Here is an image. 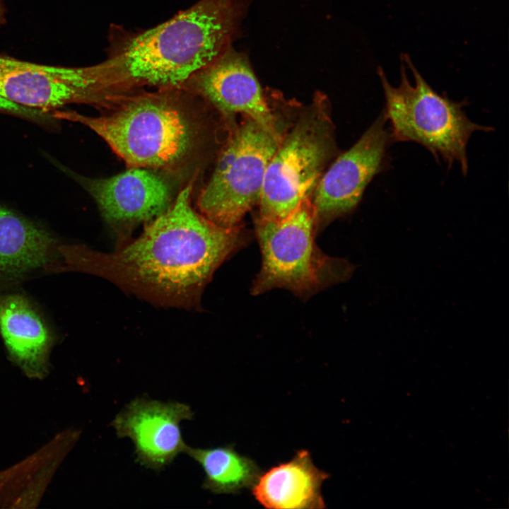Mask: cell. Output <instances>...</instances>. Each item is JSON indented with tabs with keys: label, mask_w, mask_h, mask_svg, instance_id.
<instances>
[{
	"label": "cell",
	"mask_w": 509,
	"mask_h": 509,
	"mask_svg": "<svg viewBox=\"0 0 509 509\" xmlns=\"http://www.w3.org/2000/svg\"><path fill=\"white\" fill-rule=\"evenodd\" d=\"M191 192L189 184L138 238L113 252L60 244L59 272L94 274L161 305L198 308L215 271L250 237L240 226L222 227L196 211Z\"/></svg>",
	"instance_id": "1"
},
{
	"label": "cell",
	"mask_w": 509,
	"mask_h": 509,
	"mask_svg": "<svg viewBox=\"0 0 509 509\" xmlns=\"http://www.w3.org/2000/svg\"><path fill=\"white\" fill-rule=\"evenodd\" d=\"M245 0H200L152 28L110 29L107 58L95 64L105 95L143 86L182 88L229 47Z\"/></svg>",
	"instance_id": "2"
},
{
	"label": "cell",
	"mask_w": 509,
	"mask_h": 509,
	"mask_svg": "<svg viewBox=\"0 0 509 509\" xmlns=\"http://www.w3.org/2000/svg\"><path fill=\"white\" fill-rule=\"evenodd\" d=\"M174 89L107 95L102 105L108 102L113 108L100 116L62 110L51 115L54 119L88 127L129 168L170 169L186 160L198 138L197 127L175 98Z\"/></svg>",
	"instance_id": "3"
},
{
	"label": "cell",
	"mask_w": 509,
	"mask_h": 509,
	"mask_svg": "<svg viewBox=\"0 0 509 509\" xmlns=\"http://www.w3.org/2000/svg\"><path fill=\"white\" fill-rule=\"evenodd\" d=\"M401 59L400 83L397 87L390 83L382 67L378 69L392 141L418 143L449 167L457 163L466 175L467 146L471 135L476 131H491L493 127L472 122L463 110L467 102L453 101L438 93L408 54H402Z\"/></svg>",
	"instance_id": "4"
},
{
	"label": "cell",
	"mask_w": 509,
	"mask_h": 509,
	"mask_svg": "<svg viewBox=\"0 0 509 509\" xmlns=\"http://www.w3.org/2000/svg\"><path fill=\"white\" fill-rule=\"evenodd\" d=\"M255 226L262 267L252 283L253 295L278 288L308 299L325 288L349 280L356 269L348 260L330 257L318 247L315 240L317 226L310 199L281 219L257 216Z\"/></svg>",
	"instance_id": "5"
},
{
	"label": "cell",
	"mask_w": 509,
	"mask_h": 509,
	"mask_svg": "<svg viewBox=\"0 0 509 509\" xmlns=\"http://www.w3.org/2000/svg\"><path fill=\"white\" fill-rule=\"evenodd\" d=\"M327 99L317 94L288 127L266 170L258 216L279 220L310 199L335 151Z\"/></svg>",
	"instance_id": "6"
},
{
	"label": "cell",
	"mask_w": 509,
	"mask_h": 509,
	"mask_svg": "<svg viewBox=\"0 0 509 509\" xmlns=\"http://www.w3.org/2000/svg\"><path fill=\"white\" fill-rule=\"evenodd\" d=\"M228 137L198 207L204 216L225 228H234L259 204L268 164L287 126L269 127L245 117Z\"/></svg>",
	"instance_id": "7"
},
{
	"label": "cell",
	"mask_w": 509,
	"mask_h": 509,
	"mask_svg": "<svg viewBox=\"0 0 509 509\" xmlns=\"http://www.w3.org/2000/svg\"><path fill=\"white\" fill-rule=\"evenodd\" d=\"M382 111L359 139L324 170L312 194L317 229L353 211L368 184L388 165L392 142Z\"/></svg>",
	"instance_id": "8"
},
{
	"label": "cell",
	"mask_w": 509,
	"mask_h": 509,
	"mask_svg": "<svg viewBox=\"0 0 509 509\" xmlns=\"http://www.w3.org/2000/svg\"><path fill=\"white\" fill-rule=\"evenodd\" d=\"M0 96L47 113L71 104L100 105L103 99L95 65L49 66L2 55Z\"/></svg>",
	"instance_id": "9"
},
{
	"label": "cell",
	"mask_w": 509,
	"mask_h": 509,
	"mask_svg": "<svg viewBox=\"0 0 509 509\" xmlns=\"http://www.w3.org/2000/svg\"><path fill=\"white\" fill-rule=\"evenodd\" d=\"M79 180L116 230L119 242L127 240L135 226L156 218L172 204L169 183L153 169L130 167L108 178Z\"/></svg>",
	"instance_id": "10"
},
{
	"label": "cell",
	"mask_w": 509,
	"mask_h": 509,
	"mask_svg": "<svg viewBox=\"0 0 509 509\" xmlns=\"http://www.w3.org/2000/svg\"><path fill=\"white\" fill-rule=\"evenodd\" d=\"M192 408L179 402H163L136 397L114 418L110 425L119 438H129L134 445L136 461L160 470L170 464L187 445L180 423L192 420Z\"/></svg>",
	"instance_id": "11"
},
{
	"label": "cell",
	"mask_w": 509,
	"mask_h": 509,
	"mask_svg": "<svg viewBox=\"0 0 509 509\" xmlns=\"http://www.w3.org/2000/svg\"><path fill=\"white\" fill-rule=\"evenodd\" d=\"M208 100L224 114H243L276 127L281 122L269 106L247 58L229 47L182 88Z\"/></svg>",
	"instance_id": "12"
},
{
	"label": "cell",
	"mask_w": 509,
	"mask_h": 509,
	"mask_svg": "<svg viewBox=\"0 0 509 509\" xmlns=\"http://www.w3.org/2000/svg\"><path fill=\"white\" fill-rule=\"evenodd\" d=\"M0 335L10 360L28 378L48 375L56 335L34 301L12 288L0 289Z\"/></svg>",
	"instance_id": "13"
},
{
	"label": "cell",
	"mask_w": 509,
	"mask_h": 509,
	"mask_svg": "<svg viewBox=\"0 0 509 509\" xmlns=\"http://www.w3.org/2000/svg\"><path fill=\"white\" fill-rule=\"evenodd\" d=\"M59 245L43 226L0 204V289L13 288L36 271L57 272Z\"/></svg>",
	"instance_id": "14"
},
{
	"label": "cell",
	"mask_w": 509,
	"mask_h": 509,
	"mask_svg": "<svg viewBox=\"0 0 509 509\" xmlns=\"http://www.w3.org/2000/svg\"><path fill=\"white\" fill-rule=\"evenodd\" d=\"M329 476L314 464L308 450H300L289 462L262 472L252 492L255 500L267 508H324L321 488Z\"/></svg>",
	"instance_id": "15"
},
{
	"label": "cell",
	"mask_w": 509,
	"mask_h": 509,
	"mask_svg": "<svg viewBox=\"0 0 509 509\" xmlns=\"http://www.w3.org/2000/svg\"><path fill=\"white\" fill-rule=\"evenodd\" d=\"M80 437L67 429L37 452L0 472V508H35L58 467Z\"/></svg>",
	"instance_id": "16"
},
{
	"label": "cell",
	"mask_w": 509,
	"mask_h": 509,
	"mask_svg": "<svg viewBox=\"0 0 509 509\" xmlns=\"http://www.w3.org/2000/svg\"><path fill=\"white\" fill-rule=\"evenodd\" d=\"M185 453L203 469L202 487L215 494H237L252 488L262 471L251 458L232 445L212 448L187 447Z\"/></svg>",
	"instance_id": "17"
},
{
	"label": "cell",
	"mask_w": 509,
	"mask_h": 509,
	"mask_svg": "<svg viewBox=\"0 0 509 509\" xmlns=\"http://www.w3.org/2000/svg\"><path fill=\"white\" fill-rule=\"evenodd\" d=\"M0 112H8L31 119H46L47 112L25 107L0 96Z\"/></svg>",
	"instance_id": "18"
},
{
	"label": "cell",
	"mask_w": 509,
	"mask_h": 509,
	"mask_svg": "<svg viewBox=\"0 0 509 509\" xmlns=\"http://www.w3.org/2000/svg\"><path fill=\"white\" fill-rule=\"evenodd\" d=\"M3 19H4V11H3L1 6H0V24L3 21Z\"/></svg>",
	"instance_id": "19"
}]
</instances>
